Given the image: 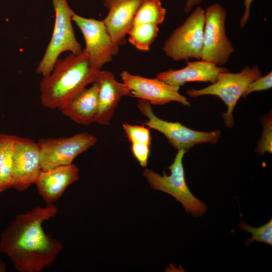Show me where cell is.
Instances as JSON below:
<instances>
[{"instance_id": "obj_1", "label": "cell", "mask_w": 272, "mask_h": 272, "mask_svg": "<svg viewBox=\"0 0 272 272\" xmlns=\"http://www.w3.org/2000/svg\"><path fill=\"white\" fill-rule=\"evenodd\" d=\"M57 212L52 203L36 207L17 215L1 234L0 252L10 258L18 271L39 272L55 260L62 244L47 235L42 225Z\"/></svg>"}, {"instance_id": "obj_2", "label": "cell", "mask_w": 272, "mask_h": 272, "mask_svg": "<svg viewBox=\"0 0 272 272\" xmlns=\"http://www.w3.org/2000/svg\"><path fill=\"white\" fill-rule=\"evenodd\" d=\"M98 71L91 66L84 49L79 54L71 53L58 59L51 73L43 77L40 83L41 104L59 109L92 83Z\"/></svg>"}, {"instance_id": "obj_3", "label": "cell", "mask_w": 272, "mask_h": 272, "mask_svg": "<svg viewBox=\"0 0 272 272\" xmlns=\"http://www.w3.org/2000/svg\"><path fill=\"white\" fill-rule=\"evenodd\" d=\"M52 2L55 12L53 33L36 69V73L43 77L51 73L61 53L70 51L79 54L82 51L72 25V17L75 13L70 7L67 0H52Z\"/></svg>"}, {"instance_id": "obj_4", "label": "cell", "mask_w": 272, "mask_h": 272, "mask_svg": "<svg viewBox=\"0 0 272 272\" xmlns=\"http://www.w3.org/2000/svg\"><path fill=\"white\" fill-rule=\"evenodd\" d=\"M261 76L256 65L246 66L236 73L224 72L219 74L217 80L211 85L200 89L188 90L186 93L191 97L213 95L221 98L227 106L226 112L222 113V116L226 127L231 128L234 125L233 112L238 100L249 84Z\"/></svg>"}, {"instance_id": "obj_5", "label": "cell", "mask_w": 272, "mask_h": 272, "mask_svg": "<svg viewBox=\"0 0 272 272\" xmlns=\"http://www.w3.org/2000/svg\"><path fill=\"white\" fill-rule=\"evenodd\" d=\"M186 152L184 149L178 150L173 162L168 167L170 175L164 171L161 176L148 169L144 170L143 175L153 189L171 195L182 204L187 213H190L194 217H200L208 207L193 195L187 185L182 161Z\"/></svg>"}, {"instance_id": "obj_6", "label": "cell", "mask_w": 272, "mask_h": 272, "mask_svg": "<svg viewBox=\"0 0 272 272\" xmlns=\"http://www.w3.org/2000/svg\"><path fill=\"white\" fill-rule=\"evenodd\" d=\"M205 10L197 7L165 40L163 50L175 61L201 58L203 40Z\"/></svg>"}, {"instance_id": "obj_7", "label": "cell", "mask_w": 272, "mask_h": 272, "mask_svg": "<svg viewBox=\"0 0 272 272\" xmlns=\"http://www.w3.org/2000/svg\"><path fill=\"white\" fill-rule=\"evenodd\" d=\"M140 111L148 120L145 125L163 134L168 142L176 149L188 151L194 146L201 144L217 143L221 135L219 130L211 131H197L178 122L167 121L158 117L148 101L140 99L138 104Z\"/></svg>"}, {"instance_id": "obj_8", "label": "cell", "mask_w": 272, "mask_h": 272, "mask_svg": "<svg viewBox=\"0 0 272 272\" xmlns=\"http://www.w3.org/2000/svg\"><path fill=\"white\" fill-rule=\"evenodd\" d=\"M226 10L217 3L209 6L205 11L200 59L218 66L225 64L235 50L226 34Z\"/></svg>"}, {"instance_id": "obj_9", "label": "cell", "mask_w": 272, "mask_h": 272, "mask_svg": "<svg viewBox=\"0 0 272 272\" xmlns=\"http://www.w3.org/2000/svg\"><path fill=\"white\" fill-rule=\"evenodd\" d=\"M97 142L96 137L88 132L69 137L40 139L37 144L41 170L72 164L76 157L95 146Z\"/></svg>"}, {"instance_id": "obj_10", "label": "cell", "mask_w": 272, "mask_h": 272, "mask_svg": "<svg viewBox=\"0 0 272 272\" xmlns=\"http://www.w3.org/2000/svg\"><path fill=\"white\" fill-rule=\"evenodd\" d=\"M74 21L80 29L85 41L84 49L91 66L99 71L119 51L109 35L103 21L86 18L74 13Z\"/></svg>"}, {"instance_id": "obj_11", "label": "cell", "mask_w": 272, "mask_h": 272, "mask_svg": "<svg viewBox=\"0 0 272 272\" xmlns=\"http://www.w3.org/2000/svg\"><path fill=\"white\" fill-rule=\"evenodd\" d=\"M41 171L40 152L37 143L26 137L16 136L13 156V187L18 191L35 183Z\"/></svg>"}, {"instance_id": "obj_12", "label": "cell", "mask_w": 272, "mask_h": 272, "mask_svg": "<svg viewBox=\"0 0 272 272\" xmlns=\"http://www.w3.org/2000/svg\"><path fill=\"white\" fill-rule=\"evenodd\" d=\"M122 82L130 91V95L148 101L151 105H164L175 101L185 106H190L187 98L179 92V88L175 87L158 79L147 78L134 75L123 71L120 73Z\"/></svg>"}, {"instance_id": "obj_13", "label": "cell", "mask_w": 272, "mask_h": 272, "mask_svg": "<svg viewBox=\"0 0 272 272\" xmlns=\"http://www.w3.org/2000/svg\"><path fill=\"white\" fill-rule=\"evenodd\" d=\"M93 82L98 88V109L94 122L108 125L121 99L129 96L130 91L125 84L117 81L109 71H98Z\"/></svg>"}, {"instance_id": "obj_14", "label": "cell", "mask_w": 272, "mask_h": 272, "mask_svg": "<svg viewBox=\"0 0 272 272\" xmlns=\"http://www.w3.org/2000/svg\"><path fill=\"white\" fill-rule=\"evenodd\" d=\"M143 1L103 0L109 12L102 21L113 42L119 46L126 44V36Z\"/></svg>"}, {"instance_id": "obj_15", "label": "cell", "mask_w": 272, "mask_h": 272, "mask_svg": "<svg viewBox=\"0 0 272 272\" xmlns=\"http://www.w3.org/2000/svg\"><path fill=\"white\" fill-rule=\"evenodd\" d=\"M79 179V169L72 163L41 170L35 184L44 201L51 204L60 197L69 185Z\"/></svg>"}, {"instance_id": "obj_16", "label": "cell", "mask_w": 272, "mask_h": 272, "mask_svg": "<svg viewBox=\"0 0 272 272\" xmlns=\"http://www.w3.org/2000/svg\"><path fill=\"white\" fill-rule=\"evenodd\" d=\"M228 71L212 62L203 60H197L187 62L182 69L174 70L169 69L160 72L156 78L170 85L179 87L187 82H203L214 83L219 74Z\"/></svg>"}, {"instance_id": "obj_17", "label": "cell", "mask_w": 272, "mask_h": 272, "mask_svg": "<svg viewBox=\"0 0 272 272\" xmlns=\"http://www.w3.org/2000/svg\"><path fill=\"white\" fill-rule=\"evenodd\" d=\"M98 85L93 82L58 109L64 116L78 124L88 125L94 122L98 109Z\"/></svg>"}, {"instance_id": "obj_18", "label": "cell", "mask_w": 272, "mask_h": 272, "mask_svg": "<svg viewBox=\"0 0 272 272\" xmlns=\"http://www.w3.org/2000/svg\"><path fill=\"white\" fill-rule=\"evenodd\" d=\"M16 136L0 134V193L13 187L12 156Z\"/></svg>"}, {"instance_id": "obj_19", "label": "cell", "mask_w": 272, "mask_h": 272, "mask_svg": "<svg viewBox=\"0 0 272 272\" xmlns=\"http://www.w3.org/2000/svg\"><path fill=\"white\" fill-rule=\"evenodd\" d=\"M159 32L158 25L141 23L133 25L128 32V42L137 49L148 51L156 39Z\"/></svg>"}, {"instance_id": "obj_20", "label": "cell", "mask_w": 272, "mask_h": 272, "mask_svg": "<svg viewBox=\"0 0 272 272\" xmlns=\"http://www.w3.org/2000/svg\"><path fill=\"white\" fill-rule=\"evenodd\" d=\"M166 13L160 0H144L135 15L133 25L148 23L158 25L164 21Z\"/></svg>"}, {"instance_id": "obj_21", "label": "cell", "mask_w": 272, "mask_h": 272, "mask_svg": "<svg viewBox=\"0 0 272 272\" xmlns=\"http://www.w3.org/2000/svg\"><path fill=\"white\" fill-rule=\"evenodd\" d=\"M239 228L251 234L252 237L246 240V245L254 241L263 242L272 245V219L259 227H253L249 224L241 221L238 225Z\"/></svg>"}, {"instance_id": "obj_22", "label": "cell", "mask_w": 272, "mask_h": 272, "mask_svg": "<svg viewBox=\"0 0 272 272\" xmlns=\"http://www.w3.org/2000/svg\"><path fill=\"white\" fill-rule=\"evenodd\" d=\"M260 121L262 125V134L258 141L255 152L263 155L266 152L272 153V115L269 112L261 117Z\"/></svg>"}, {"instance_id": "obj_23", "label": "cell", "mask_w": 272, "mask_h": 272, "mask_svg": "<svg viewBox=\"0 0 272 272\" xmlns=\"http://www.w3.org/2000/svg\"><path fill=\"white\" fill-rule=\"evenodd\" d=\"M122 128L131 143H143L151 145L152 137L150 130L144 124L132 125L124 122L122 124Z\"/></svg>"}, {"instance_id": "obj_24", "label": "cell", "mask_w": 272, "mask_h": 272, "mask_svg": "<svg viewBox=\"0 0 272 272\" xmlns=\"http://www.w3.org/2000/svg\"><path fill=\"white\" fill-rule=\"evenodd\" d=\"M272 87V72H270L264 76L259 78L250 83L247 86L243 97H245L254 92L268 90Z\"/></svg>"}, {"instance_id": "obj_25", "label": "cell", "mask_w": 272, "mask_h": 272, "mask_svg": "<svg viewBox=\"0 0 272 272\" xmlns=\"http://www.w3.org/2000/svg\"><path fill=\"white\" fill-rule=\"evenodd\" d=\"M150 146L143 143H131V150L134 157L143 167L147 166L150 152Z\"/></svg>"}, {"instance_id": "obj_26", "label": "cell", "mask_w": 272, "mask_h": 272, "mask_svg": "<svg viewBox=\"0 0 272 272\" xmlns=\"http://www.w3.org/2000/svg\"><path fill=\"white\" fill-rule=\"evenodd\" d=\"M252 1L253 0H244L245 11L240 21V26L242 28L245 26L249 18L250 6Z\"/></svg>"}, {"instance_id": "obj_27", "label": "cell", "mask_w": 272, "mask_h": 272, "mask_svg": "<svg viewBox=\"0 0 272 272\" xmlns=\"http://www.w3.org/2000/svg\"><path fill=\"white\" fill-rule=\"evenodd\" d=\"M202 2V0H186L184 11L185 13H188L195 6L199 5Z\"/></svg>"}]
</instances>
